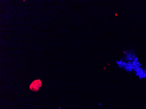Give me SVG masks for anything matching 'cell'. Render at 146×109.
I'll use <instances>...</instances> for the list:
<instances>
[{
	"label": "cell",
	"instance_id": "cell-1",
	"mask_svg": "<svg viewBox=\"0 0 146 109\" xmlns=\"http://www.w3.org/2000/svg\"><path fill=\"white\" fill-rule=\"evenodd\" d=\"M115 65L119 69L134 76L144 66L139 56L133 60L125 59L121 56L115 61Z\"/></svg>",
	"mask_w": 146,
	"mask_h": 109
},
{
	"label": "cell",
	"instance_id": "cell-3",
	"mask_svg": "<svg viewBox=\"0 0 146 109\" xmlns=\"http://www.w3.org/2000/svg\"><path fill=\"white\" fill-rule=\"evenodd\" d=\"M144 67H145V69H146V64H145V65H144Z\"/></svg>",
	"mask_w": 146,
	"mask_h": 109
},
{
	"label": "cell",
	"instance_id": "cell-2",
	"mask_svg": "<svg viewBox=\"0 0 146 109\" xmlns=\"http://www.w3.org/2000/svg\"><path fill=\"white\" fill-rule=\"evenodd\" d=\"M42 86V82L40 79H38L33 81L29 86L30 90L34 91L37 92L39 90Z\"/></svg>",
	"mask_w": 146,
	"mask_h": 109
}]
</instances>
